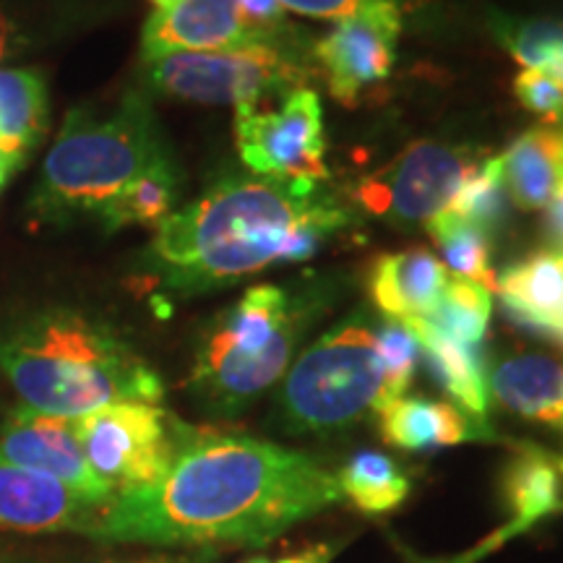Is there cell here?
<instances>
[{
  "label": "cell",
  "instance_id": "1",
  "mask_svg": "<svg viewBox=\"0 0 563 563\" xmlns=\"http://www.w3.org/2000/svg\"><path fill=\"white\" fill-rule=\"evenodd\" d=\"M342 498L336 475L313 456L188 428L157 481L118 493L91 538L104 543L264 545Z\"/></svg>",
  "mask_w": 563,
  "mask_h": 563
},
{
  "label": "cell",
  "instance_id": "2",
  "mask_svg": "<svg viewBox=\"0 0 563 563\" xmlns=\"http://www.w3.org/2000/svg\"><path fill=\"white\" fill-rule=\"evenodd\" d=\"M0 373L24 407L58 418L162 399L159 376L144 357L74 308H42L0 327Z\"/></svg>",
  "mask_w": 563,
  "mask_h": 563
},
{
  "label": "cell",
  "instance_id": "3",
  "mask_svg": "<svg viewBox=\"0 0 563 563\" xmlns=\"http://www.w3.org/2000/svg\"><path fill=\"white\" fill-rule=\"evenodd\" d=\"M313 180H224L159 222L152 258L170 287L203 292L279 262L300 217L319 201Z\"/></svg>",
  "mask_w": 563,
  "mask_h": 563
},
{
  "label": "cell",
  "instance_id": "4",
  "mask_svg": "<svg viewBox=\"0 0 563 563\" xmlns=\"http://www.w3.org/2000/svg\"><path fill=\"white\" fill-rule=\"evenodd\" d=\"M165 159L170 154L144 97L129 95L104 115L70 110L42 165L30 214L42 224L100 214L136 175Z\"/></svg>",
  "mask_w": 563,
  "mask_h": 563
},
{
  "label": "cell",
  "instance_id": "5",
  "mask_svg": "<svg viewBox=\"0 0 563 563\" xmlns=\"http://www.w3.org/2000/svg\"><path fill=\"white\" fill-rule=\"evenodd\" d=\"M311 302L282 287H251L203 336L191 384L214 410H241L285 376Z\"/></svg>",
  "mask_w": 563,
  "mask_h": 563
},
{
  "label": "cell",
  "instance_id": "6",
  "mask_svg": "<svg viewBox=\"0 0 563 563\" xmlns=\"http://www.w3.org/2000/svg\"><path fill=\"white\" fill-rule=\"evenodd\" d=\"M386 402L376 332L344 321L300 355L279 391V418L290 433H336Z\"/></svg>",
  "mask_w": 563,
  "mask_h": 563
},
{
  "label": "cell",
  "instance_id": "7",
  "mask_svg": "<svg viewBox=\"0 0 563 563\" xmlns=\"http://www.w3.org/2000/svg\"><path fill=\"white\" fill-rule=\"evenodd\" d=\"M298 66L272 42L209 53H173L146 60V81L186 102L256 108L298 79Z\"/></svg>",
  "mask_w": 563,
  "mask_h": 563
},
{
  "label": "cell",
  "instance_id": "8",
  "mask_svg": "<svg viewBox=\"0 0 563 563\" xmlns=\"http://www.w3.org/2000/svg\"><path fill=\"white\" fill-rule=\"evenodd\" d=\"M74 422L91 473L112 496L157 481L186 431L180 420L146 402L110 405Z\"/></svg>",
  "mask_w": 563,
  "mask_h": 563
},
{
  "label": "cell",
  "instance_id": "9",
  "mask_svg": "<svg viewBox=\"0 0 563 563\" xmlns=\"http://www.w3.org/2000/svg\"><path fill=\"white\" fill-rule=\"evenodd\" d=\"M238 152L253 173L274 180H327L323 110L313 89H292L279 110L238 108Z\"/></svg>",
  "mask_w": 563,
  "mask_h": 563
},
{
  "label": "cell",
  "instance_id": "10",
  "mask_svg": "<svg viewBox=\"0 0 563 563\" xmlns=\"http://www.w3.org/2000/svg\"><path fill=\"white\" fill-rule=\"evenodd\" d=\"M477 159L464 146L418 141L361 183V203L394 224L431 222L452 207Z\"/></svg>",
  "mask_w": 563,
  "mask_h": 563
},
{
  "label": "cell",
  "instance_id": "11",
  "mask_svg": "<svg viewBox=\"0 0 563 563\" xmlns=\"http://www.w3.org/2000/svg\"><path fill=\"white\" fill-rule=\"evenodd\" d=\"M399 34L402 11L397 0H371L316 45L336 102L355 104L365 89L389 76Z\"/></svg>",
  "mask_w": 563,
  "mask_h": 563
},
{
  "label": "cell",
  "instance_id": "12",
  "mask_svg": "<svg viewBox=\"0 0 563 563\" xmlns=\"http://www.w3.org/2000/svg\"><path fill=\"white\" fill-rule=\"evenodd\" d=\"M0 460L51 475L100 506H108L115 498L108 485L91 473L74 418H58L21 405L0 422Z\"/></svg>",
  "mask_w": 563,
  "mask_h": 563
},
{
  "label": "cell",
  "instance_id": "13",
  "mask_svg": "<svg viewBox=\"0 0 563 563\" xmlns=\"http://www.w3.org/2000/svg\"><path fill=\"white\" fill-rule=\"evenodd\" d=\"M104 506L51 475L0 460V532L95 534Z\"/></svg>",
  "mask_w": 563,
  "mask_h": 563
},
{
  "label": "cell",
  "instance_id": "14",
  "mask_svg": "<svg viewBox=\"0 0 563 563\" xmlns=\"http://www.w3.org/2000/svg\"><path fill=\"white\" fill-rule=\"evenodd\" d=\"M253 42L272 40L245 24L241 0H178L146 21L141 55L144 60H154L173 53H209Z\"/></svg>",
  "mask_w": 563,
  "mask_h": 563
},
{
  "label": "cell",
  "instance_id": "15",
  "mask_svg": "<svg viewBox=\"0 0 563 563\" xmlns=\"http://www.w3.org/2000/svg\"><path fill=\"white\" fill-rule=\"evenodd\" d=\"M496 290L514 323L563 342V253H532L496 279Z\"/></svg>",
  "mask_w": 563,
  "mask_h": 563
},
{
  "label": "cell",
  "instance_id": "16",
  "mask_svg": "<svg viewBox=\"0 0 563 563\" xmlns=\"http://www.w3.org/2000/svg\"><path fill=\"white\" fill-rule=\"evenodd\" d=\"M449 277L446 266L422 249L386 253L373 264L371 295L391 319H420L433 311Z\"/></svg>",
  "mask_w": 563,
  "mask_h": 563
},
{
  "label": "cell",
  "instance_id": "17",
  "mask_svg": "<svg viewBox=\"0 0 563 563\" xmlns=\"http://www.w3.org/2000/svg\"><path fill=\"white\" fill-rule=\"evenodd\" d=\"M376 415L384 441L405 449V452L456 446V443L483 435V426L467 418L460 407L422 397H405L402 394V397L386 402Z\"/></svg>",
  "mask_w": 563,
  "mask_h": 563
},
{
  "label": "cell",
  "instance_id": "18",
  "mask_svg": "<svg viewBox=\"0 0 563 563\" xmlns=\"http://www.w3.org/2000/svg\"><path fill=\"white\" fill-rule=\"evenodd\" d=\"M490 391L519 418L561 426L563 365L553 357L538 352L504 357L490 373Z\"/></svg>",
  "mask_w": 563,
  "mask_h": 563
},
{
  "label": "cell",
  "instance_id": "19",
  "mask_svg": "<svg viewBox=\"0 0 563 563\" xmlns=\"http://www.w3.org/2000/svg\"><path fill=\"white\" fill-rule=\"evenodd\" d=\"M51 121L47 81L37 68H0V154L11 170L30 157Z\"/></svg>",
  "mask_w": 563,
  "mask_h": 563
},
{
  "label": "cell",
  "instance_id": "20",
  "mask_svg": "<svg viewBox=\"0 0 563 563\" xmlns=\"http://www.w3.org/2000/svg\"><path fill=\"white\" fill-rule=\"evenodd\" d=\"M418 350L426 357L428 371L441 389H446L460 405V410L473 418L477 426L485 428V412H488V386H485L483 361L477 347H467L449 340L439 329H433L426 319H405Z\"/></svg>",
  "mask_w": 563,
  "mask_h": 563
},
{
  "label": "cell",
  "instance_id": "21",
  "mask_svg": "<svg viewBox=\"0 0 563 563\" xmlns=\"http://www.w3.org/2000/svg\"><path fill=\"white\" fill-rule=\"evenodd\" d=\"M504 186L522 209H545L563 186V133L532 129L501 154Z\"/></svg>",
  "mask_w": 563,
  "mask_h": 563
},
{
  "label": "cell",
  "instance_id": "22",
  "mask_svg": "<svg viewBox=\"0 0 563 563\" xmlns=\"http://www.w3.org/2000/svg\"><path fill=\"white\" fill-rule=\"evenodd\" d=\"M506 504L511 509V522L527 532L540 519L561 509L559 467L551 456L534 446H525L509 462L504 475Z\"/></svg>",
  "mask_w": 563,
  "mask_h": 563
},
{
  "label": "cell",
  "instance_id": "23",
  "mask_svg": "<svg viewBox=\"0 0 563 563\" xmlns=\"http://www.w3.org/2000/svg\"><path fill=\"white\" fill-rule=\"evenodd\" d=\"M178 170L173 157L159 162L141 175H136L129 186L121 188L104 203L100 220L108 230H121L129 224H152L162 222L170 214L175 199H178Z\"/></svg>",
  "mask_w": 563,
  "mask_h": 563
},
{
  "label": "cell",
  "instance_id": "24",
  "mask_svg": "<svg viewBox=\"0 0 563 563\" xmlns=\"http://www.w3.org/2000/svg\"><path fill=\"white\" fill-rule=\"evenodd\" d=\"M340 493L365 514L397 509L410 493V481L391 456L382 452H357L336 475Z\"/></svg>",
  "mask_w": 563,
  "mask_h": 563
},
{
  "label": "cell",
  "instance_id": "25",
  "mask_svg": "<svg viewBox=\"0 0 563 563\" xmlns=\"http://www.w3.org/2000/svg\"><path fill=\"white\" fill-rule=\"evenodd\" d=\"M490 308L488 287L470 279L449 277L433 311L420 316V319H426L449 340L467 344V347H481L485 334H488Z\"/></svg>",
  "mask_w": 563,
  "mask_h": 563
},
{
  "label": "cell",
  "instance_id": "26",
  "mask_svg": "<svg viewBox=\"0 0 563 563\" xmlns=\"http://www.w3.org/2000/svg\"><path fill=\"white\" fill-rule=\"evenodd\" d=\"M426 228L431 232L435 245H439L443 262H446L443 266L454 277L477 282L488 290H496V274H493L490 266V243L483 230L473 228L449 209L433 217Z\"/></svg>",
  "mask_w": 563,
  "mask_h": 563
},
{
  "label": "cell",
  "instance_id": "27",
  "mask_svg": "<svg viewBox=\"0 0 563 563\" xmlns=\"http://www.w3.org/2000/svg\"><path fill=\"white\" fill-rule=\"evenodd\" d=\"M509 201L511 199L504 186L501 157H490L477 162L475 170L462 183L460 194H456L449 211H454L464 222H470L473 228L483 230L485 235H490L509 217Z\"/></svg>",
  "mask_w": 563,
  "mask_h": 563
},
{
  "label": "cell",
  "instance_id": "28",
  "mask_svg": "<svg viewBox=\"0 0 563 563\" xmlns=\"http://www.w3.org/2000/svg\"><path fill=\"white\" fill-rule=\"evenodd\" d=\"M378 357L384 365V382H386V402L402 397L415 376V365H418V342L405 321L389 319L376 332ZM384 402V405H386Z\"/></svg>",
  "mask_w": 563,
  "mask_h": 563
},
{
  "label": "cell",
  "instance_id": "29",
  "mask_svg": "<svg viewBox=\"0 0 563 563\" xmlns=\"http://www.w3.org/2000/svg\"><path fill=\"white\" fill-rule=\"evenodd\" d=\"M344 222H347V214H344L342 207H336V203L329 199H319L300 217V222L295 224L290 235H287V241L282 245L279 253V264L308 262V258L321 249V243L327 241L336 228H342Z\"/></svg>",
  "mask_w": 563,
  "mask_h": 563
},
{
  "label": "cell",
  "instance_id": "30",
  "mask_svg": "<svg viewBox=\"0 0 563 563\" xmlns=\"http://www.w3.org/2000/svg\"><path fill=\"white\" fill-rule=\"evenodd\" d=\"M514 95L527 110L548 123L563 121V84L543 70H522L514 79Z\"/></svg>",
  "mask_w": 563,
  "mask_h": 563
},
{
  "label": "cell",
  "instance_id": "31",
  "mask_svg": "<svg viewBox=\"0 0 563 563\" xmlns=\"http://www.w3.org/2000/svg\"><path fill=\"white\" fill-rule=\"evenodd\" d=\"M241 11L245 24L266 40H272L277 26L285 24V5L279 0H241Z\"/></svg>",
  "mask_w": 563,
  "mask_h": 563
},
{
  "label": "cell",
  "instance_id": "32",
  "mask_svg": "<svg viewBox=\"0 0 563 563\" xmlns=\"http://www.w3.org/2000/svg\"><path fill=\"white\" fill-rule=\"evenodd\" d=\"M32 42V32L26 26L24 16H19L16 11L0 5V66L5 60L16 58L21 51H26V45Z\"/></svg>",
  "mask_w": 563,
  "mask_h": 563
},
{
  "label": "cell",
  "instance_id": "33",
  "mask_svg": "<svg viewBox=\"0 0 563 563\" xmlns=\"http://www.w3.org/2000/svg\"><path fill=\"white\" fill-rule=\"evenodd\" d=\"M285 9L311 19H347L371 0H279Z\"/></svg>",
  "mask_w": 563,
  "mask_h": 563
},
{
  "label": "cell",
  "instance_id": "34",
  "mask_svg": "<svg viewBox=\"0 0 563 563\" xmlns=\"http://www.w3.org/2000/svg\"><path fill=\"white\" fill-rule=\"evenodd\" d=\"M517 534H522V530H519V527L514 525V522H509V525H504L501 530H496L493 534H488V538H485L483 543H477L475 548H470V551L454 555V559L420 561V563H477V561H483L485 555H490L493 551H498V548H501L504 543H509L511 538H517Z\"/></svg>",
  "mask_w": 563,
  "mask_h": 563
},
{
  "label": "cell",
  "instance_id": "35",
  "mask_svg": "<svg viewBox=\"0 0 563 563\" xmlns=\"http://www.w3.org/2000/svg\"><path fill=\"white\" fill-rule=\"evenodd\" d=\"M545 238L551 251L563 253V186L545 207Z\"/></svg>",
  "mask_w": 563,
  "mask_h": 563
},
{
  "label": "cell",
  "instance_id": "36",
  "mask_svg": "<svg viewBox=\"0 0 563 563\" xmlns=\"http://www.w3.org/2000/svg\"><path fill=\"white\" fill-rule=\"evenodd\" d=\"M332 555H334L332 545H313L308 548V551L287 555V559H282L277 563H329L332 561Z\"/></svg>",
  "mask_w": 563,
  "mask_h": 563
},
{
  "label": "cell",
  "instance_id": "37",
  "mask_svg": "<svg viewBox=\"0 0 563 563\" xmlns=\"http://www.w3.org/2000/svg\"><path fill=\"white\" fill-rule=\"evenodd\" d=\"M0 563H51L45 555L19 551V548H3L0 545Z\"/></svg>",
  "mask_w": 563,
  "mask_h": 563
},
{
  "label": "cell",
  "instance_id": "38",
  "mask_svg": "<svg viewBox=\"0 0 563 563\" xmlns=\"http://www.w3.org/2000/svg\"><path fill=\"white\" fill-rule=\"evenodd\" d=\"M543 74H548V76H553V79H555V81H559V84H563V51H561L559 55H555V58H553L551 63H548V68L543 70Z\"/></svg>",
  "mask_w": 563,
  "mask_h": 563
},
{
  "label": "cell",
  "instance_id": "39",
  "mask_svg": "<svg viewBox=\"0 0 563 563\" xmlns=\"http://www.w3.org/2000/svg\"><path fill=\"white\" fill-rule=\"evenodd\" d=\"M11 175H13V170L9 167V162H5L3 154H0V188L5 186V180H9Z\"/></svg>",
  "mask_w": 563,
  "mask_h": 563
},
{
  "label": "cell",
  "instance_id": "40",
  "mask_svg": "<svg viewBox=\"0 0 563 563\" xmlns=\"http://www.w3.org/2000/svg\"><path fill=\"white\" fill-rule=\"evenodd\" d=\"M152 3L157 5V11H159V9H170V5L178 3V0H152Z\"/></svg>",
  "mask_w": 563,
  "mask_h": 563
},
{
  "label": "cell",
  "instance_id": "41",
  "mask_svg": "<svg viewBox=\"0 0 563 563\" xmlns=\"http://www.w3.org/2000/svg\"><path fill=\"white\" fill-rule=\"evenodd\" d=\"M249 563H272V561H266V559H256V561H249Z\"/></svg>",
  "mask_w": 563,
  "mask_h": 563
},
{
  "label": "cell",
  "instance_id": "42",
  "mask_svg": "<svg viewBox=\"0 0 563 563\" xmlns=\"http://www.w3.org/2000/svg\"><path fill=\"white\" fill-rule=\"evenodd\" d=\"M559 470H561V475H563V460L559 462Z\"/></svg>",
  "mask_w": 563,
  "mask_h": 563
},
{
  "label": "cell",
  "instance_id": "43",
  "mask_svg": "<svg viewBox=\"0 0 563 563\" xmlns=\"http://www.w3.org/2000/svg\"><path fill=\"white\" fill-rule=\"evenodd\" d=\"M561 428H563V420H561Z\"/></svg>",
  "mask_w": 563,
  "mask_h": 563
},
{
  "label": "cell",
  "instance_id": "44",
  "mask_svg": "<svg viewBox=\"0 0 563 563\" xmlns=\"http://www.w3.org/2000/svg\"><path fill=\"white\" fill-rule=\"evenodd\" d=\"M561 133H563V131H561Z\"/></svg>",
  "mask_w": 563,
  "mask_h": 563
}]
</instances>
